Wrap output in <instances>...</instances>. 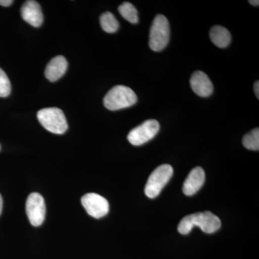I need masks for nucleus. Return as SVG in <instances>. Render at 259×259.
I'll return each instance as SVG.
<instances>
[{
    "label": "nucleus",
    "mask_w": 259,
    "mask_h": 259,
    "mask_svg": "<svg viewBox=\"0 0 259 259\" xmlns=\"http://www.w3.org/2000/svg\"><path fill=\"white\" fill-rule=\"evenodd\" d=\"M195 226L199 227L204 233L211 234L221 228V221L218 216L209 211L189 214L180 221L179 233L182 235L189 234Z\"/></svg>",
    "instance_id": "1"
},
{
    "label": "nucleus",
    "mask_w": 259,
    "mask_h": 259,
    "mask_svg": "<svg viewBox=\"0 0 259 259\" xmlns=\"http://www.w3.org/2000/svg\"><path fill=\"white\" fill-rule=\"evenodd\" d=\"M137 100L136 93L131 88L123 85H117L105 95L104 105L108 110L115 111L133 106Z\"/></svg>",
    "instance_id": "2"
},
{
    "label": "nucleus",
    "mask_w": 259,
    "mask_h": 259,
    "mask_svg": "<svg viewBox=\"0 0 259 259\" xmlns=\"http://www.w3.org/2000/svg\"><path fill=\"white\" fill-rule=\"evenodd\" d=\"M37 117L42 127L49 132L61 135L67 131V121L61 109L57 107L42 109L37 112Z\"/></svg>",
    "instance_id": "3"
},
{
    "label": "nucleus",
    "mask_w": 259,
    "mask_h": 259,
    "mask_svg": "<svg viewBox=\"0 0 259 259\" xmlns=\"http://www.w3.org/2000/svg\"><path fill=\"white\" fill-rule=\"evenodd\" d=\"M170 38L168 20L163 15H157L153 20L149 35V47L153 51H161L168 45Z\"/></svg>",
    "instance_id": "4"
},
{
    "label": "nucleus",
    "mask_w": 259,
    "mask_h": 259,
    "mask_svg": "<svg viewBox=\"0 0 259 259\" xmlns=\"http://www.w3.org/2000/svg\"><path fill=\"white\" fill-rule=\"evenodd\" d=\"M173 168L169 164H162L150 175L145 187V194L149 198H156L173 175Z\"/></svg>",
    "instance_id": "5"
},
{
    "label": "nucleus",
    "mask_w": 259,
    "mask_h": 259,
    "mask_svg": "<svg viewBox=\"0 0 259 259\" xmlns=\"http://www.w3.org/2000/svg\"><path fill=\"white\" fill-rule=\"evenodd\" d=\"M159 129V122L157 120L153 119L148 120L131 131L127 136V140L134 146H141L153 139Z\"/></svg>",
    "instance_id": "6"
},
{
    "label": "nucleus",
    "mask_w": 259,
    "mask_h": 259,
    "mask_svg": "<svg viewBox=\"0 0 259 259\" xmlns=\"http://www.w3.org/2000/svg\"><path fill=\"white\" fill-rule=\"evenodd\" d=\"M25 209L32 226L37 227L42 224L45 220L47 208L45 200L41 194L37 192L30 194L27 199Z\"/></svg>",
    "instance_id": "7"
},
{
    "label": "nucleus",
    "mask_w": 259,
    "mask_h": 259,
    "mask_svg": "<svg viewBox=\"0 0 259 259\" xmlns=\"http://www.w3.org/2000/svg\"><path fill=\"white\" fill-rule=\"evenodd\" d=\"M81 202L87 212L97 219L106 215L110 209L108 201L105 197L96 193L84 194L81 197Z\"/></svg>",
    "instance_id": "8"
},
{
    "label": "nucleus",
    "mask_w": 259,
    "mask_h": 259,
    "mask_svg": "<svg viewBox=\"0 0 259 259\" xmlns=\"http://www.w3.org/2000/svg\"><path fill=\"white\" fill-rule=\"evenodd\" d=\"M21 15L25 22L35 28L40 27L44 22L40 5L34 0H28L24 3L21 8Z\"/></svg>",
    "instance_id": "9"
},
{
    "label": "nucleus",
    "mask_w": 259,
    "mask_h": 259,
    "mask_svg": "<svg viewBox=\"0 0 259 259\" xmlns=\"http://www.w3.org/2000/svg\"><path fill=\"white\" fill-rule=\"evenodd\" d=\"M190 85L196 95L207 97L213 93V84L208 76L203 71H197L191 76Z\"/></svg>",
    "instance_id": "10"
},
{
    "label": "nucleus",
    "mask_w": 259,
    "mask_h": 259,
    "mask_svg": "<svg viewBox=\"0 0 259 259\" xmlns=\"http://www.w3.org/2000/svg\"><path fill=\"white\" fill-rule=\"evenodd\" d=\"M205 181V173L202 167L197 166L193 168L189 174L184 182V194L187 196H192L197 193L203 186Z\"/></svg>",
    "instance_id": "11"
},
{
    "label": "nucleus",
    "mask_w": 259,
    "mask_h": 259,
    "mask_svg": "<svg viewBox=\"0 0 259 259\" xmlns=\"http://www.w3.org/2000/svg\"><path fill=\"white\" fill-rule=\"evenodd\" d=\"M67 67L68 62L64 56H56L51 59L46 68V77L51 82H54L64 76Z\"/></svg>",
    "instance_id": "12"
},
{
    "label": "nucleus",
    "mask_w": 259,
    "mask_h": 259,
    "mask_svg": "<svg viewBox=\"0 0 259 259\" xmlns=\"http://www.w3.org/2000/svg\"><path fill=\"white\" fill-rule=\"evenodd\" d=\"M209 37L214 45L221 49H224L231 44V33L228 29L221 25L212 27L209 32Z\"/></svg>",
    "instance_id": "13"
},
{
    "label": "nucleus",
    "mask_w": 259,
    "mask_h": 259,
    "mask_svg": "<svg viewBox=\"0 0 259 259\" xmlns=\"http://www.w3.org/2000/svg\"><path fill=\"white\" fill-rule=\"evenodd\" d=\"M100 25H101L102 30L108 33H114V32H117L119 26H120L117 19L110 12H106L101 15Z\"/></svg>",
    "instance_id": "14"
},
{
    "label": "nucleus",
    "mask_w": 259,
    "mask_h": 259,
    "mask_svg": "<svg viewBox=\"0 0 259 259\" xmlns=\"http://www.w3.org/2000/svg\"><path fill=\"white\" fill-rule=\"evenodd\" d=\"M119 13L122 18L132 24L139 23V13L134 5L130 3H124L118 8Z\"/></svg>",
    "instance_id": "15"
},
{
    "label": "nucleus",
    "mask_w": 259,
    "mask_h": 259,
    "mask_svg": "<svg viewBox=\"0 0 259 259\" xmlns=\"http://www.w3.org/2000/svg\"><path fill=\"white\" fill-rule=\"evenodd\" d=\"M243 145L245 148L251 151L259 150V129L252 130L250 132L245 135L243 138Z\"/></svg>",
    "instance_id": "16"
},
{
    "label": "nucleus",
    "mask_w": 259,
    "mask_h": 259,
    "mask_svg": "<svg viewBox=\"0 0 259 259\" xmlns=\"http://www.w3.org/2000/svg\"><path fill=\"white\" fill-rule=\"evenodd\" d=\"M11 93V83L4 71L0 68V97H6Z\"/></svg>",
    "instance_id": "17"
},
{
    "label": "nucleus",
    "mask_w": 259,
    "mask_h": 259,
    "mask_svg": "<svg viewBox=\"0 0 259 259\" xmlns=\"http://www.w3.org/2000/svg\"><path fill=\"white\" fill-rule=\"evenodd\" d=\"M12 0H0V5L3 7H8L13 4Z\"/></svg>",
    "instance_id": "18"
},
{
    "label": "nucleus",
    "mask_w": 259,
    "mask_h": 259,
    "mask_svg": "<svg viewBox=\"0 0 259 259\" xmlns=\"http://www.w3.org/2000/svg\"><path fill=\"white\" fill-rule=\"evenodd\" d=\"M254 93L257 98L259 99V81H255L254 83Z\"/></svg>",
    "instance_id": "19"
},
{
    "label": "nucleus",
    "mask_w": 259,
    "mask_h": 259,
    "mask_svg": "<svg viewBox=\"0 0 259 259\" xmlns=\"http://www.w3.org/2000/svg\"><path fill=\"white\" fill-rule=\"evenodd\" d=\"M249 3L253 6L258 7L259 5V1L258 0H250Z\"/></svg>",
    "instance_id": "20"
},
{
    "label": "nucleus",
    "mask_w": 259,
    "mask_h": 259,
    "mask_svg": "<svg viewBox=\"0 0 259 259\" xmlns=\"http://www.w3.org/2000/svg\"><path fill=\"white\" fill-rule=\"evenodd\" d=\"M3 197H2L1 194H0V214H1L2 210H3Z\"/></svg>",
    "instance_id": "21"
},
{
    "label": "nucleus",
    "mask_w": 259,
    "mask_h": 259,
    "mask_svg": "<svg viewBox=\"0 0 259 259\" xmlns=\"http://www.w3.org/2000/svg\"></svg>",
    "instance_id": "22"
}]
</instances>
